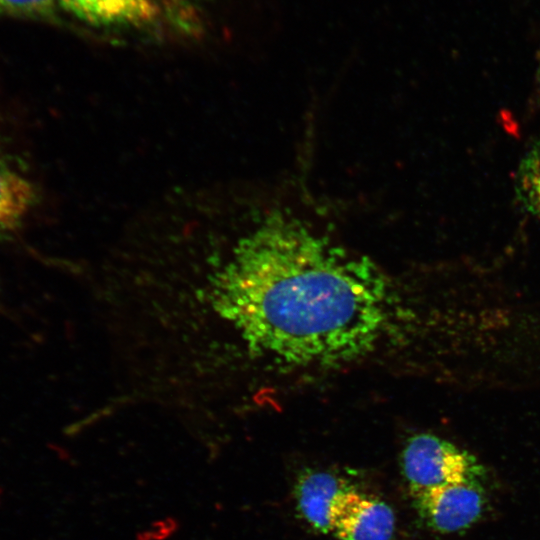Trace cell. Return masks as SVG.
<instances>
[{
  "label": "cell",
  "mask_w": 540,
  "mask_h": 540,
  "mask_svg": "<svg viewBox=\"0 0 540 540\" xmlns=\"http://www.w3.org/2000/svg\"><path fill=\"white\" fill-rule=\"evenodd\" d=\"M76 18L94 26L142 27L159 15L155 0H57Z\"/></svg>",
  "instance_id": "cell-6"
},
{
  "label": "cell",
  "mask_w": 540,
  "mask_h": 540,
  "mask_svg": "<svg viewBox=\"0 0 540 540\" xmlns=\"http://www.w3.org/2000/svg\"><path fill=\"white\" fill-rule=\"evenodd\" d=\"M57 0H0V16L53 20Z\"/></svg>",
  "instance_id": "cell-9"
},
{
  "label": "cell",
  "mask_w": 540,
  "mask_h": 540,
  "mask_svg": "<svg viewBox=\"0 0 540 540\" xmlns=\"http://www.w3.org/2000/svg\"><path fill=\"white\" fill-rule=\"evenodd\" d=\"M401 467L410 493L454 483L484 480L485 469L477 458L453 443L429 433L409 438Z\"/></svg>",
  "instance_id": "cell-2"
},
{
  "label": "cell",
  "mask_w": 540,
  "mask_h": 540,
  "mask_svg": "<svg viewBox=\"0 0 540 540\" xmlns=\"http://www.w3.org/2000/svg\"><path fill=\"white\" fill-rule=\"evenodd\" d=\"M348 489L344 480L324 471L306 470L298 477L295 498L302 517L317 531L331 533L330 513L336 497Z\"/></svg>",
  "instance_id": "cell-7"
},
{
  "label": "cell",
  "mask_w": 540,
  "mask_h": 540,
  "mask_svg": "<svg viewBox=\"0 0 540 540\" xmlns=\"http://www.w3.org/2000/svg\"><path fill=\"white\" fill-rule=\"evenodd\" d=\"M483 480L446 484L411 493L423 523L443 534L469 529L484 515L487 496Z\"/></svg>",
  "instance_id": "cell-3"
},
{
  "label": "cell",
  "mask_w": 540,
  "mask_h": 540,
  "mask_svg": "<svg viewBox=\"0 0 540 540\" xmlns=\"http://www.w3.org/2000/svg\"><path fill=\"white\" fill-rule=\"evenodd\" d=\"M37 197L34 183L0 144V239L20 230Z\"/></svg>",
  "instance_id": "cell-5"
},
{
  "label": "cell",
  "mask_w": 540,
  "mask_h": 540,
  "mask_svg": "<svg viewBox=\"0 0 540 540\" xmlns=\"http://www.w3.org/2000/svg\"><path fill=\"white\" fill-rule=\"evenodd\" d=\"M515 196L524 211L540 218V135L534 139L519 163L515 176Z\"/></svg>",
  "instance_id": "cell-8"
},
{
  "label": "cell",
  "mask_w": 540,
  "mask_h": 540,
  "mask_svg": "<svg viewBox=\"0 0 540 540\" xmlns=\"http://www.w3.org/2000/svg\"><path fill=\"white\" fill-rule=\"evenodd\" d=\"M210 300L253 353L297 367L366 356L391 311L388 279L370 259L281 214L240 241Z\"/></svg>",
  "instance_id": "cell-1"
},
{
  "label": "cell",
  "mask_w": 540,
  "mask_h": 540,
  "mask_svg": "<svg viewBox=\"0 0 540 540\" xmlns=\"http://www.w3.org/2000/svg\"><path fill=\"white\" fill-rule=\"evenodd\" d=\"M330 526L340 540H392L395 515L382 500L348 488L332 505Z\"/></svg>",
  "instance_id": "cell-4"
},
{
  "label": "cell",
  "mask_w": 540,
  "mask_h": 540,
  "mask_svg": "<svg viewBox=\"0 0 540 540\" xmlns=\"http://www.w3.org/2000/svg\"><path fill=\"white\" fill-rule=\"evenodd\" d=\"M535 92L538 99H540V50L537 56V67L535 72Z\"/></svg>",
  "instance_id": "cell-10"
}]
</instances>
